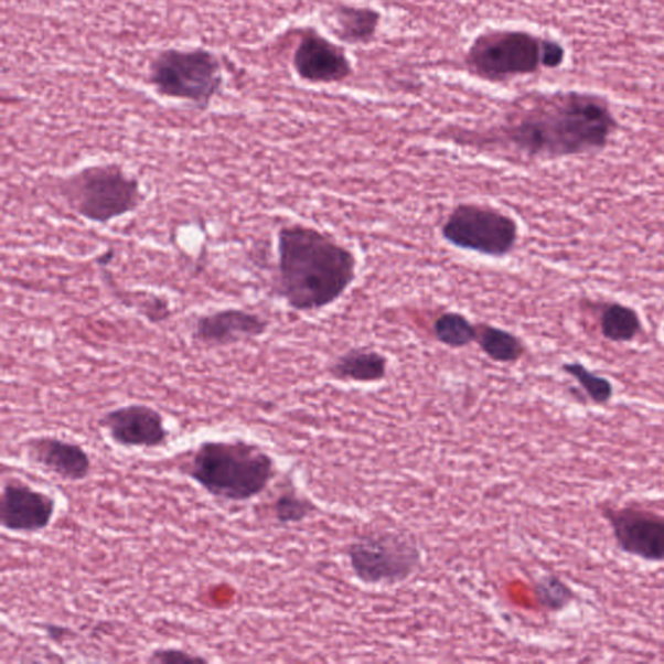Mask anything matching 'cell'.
Instances as JSON below:
<instances>
[{
	"mask_svg": "<svg viewBox=\"0 0 664 664\" xmlns=\"http://www.w3.org/2000/svg\"><path fill=\"white\" fill-rule=\"evenodd\" d=\"M346 556L354 577L376 587L404 582L422 565V550L416 538L398 531L360 536L350 545Z\"/></svg>",
	"mask_w": 664,
	"mask_h": 664,
	"instance_id": "6",
	"label": "cell"
},
{
	"mask_svg": "<svg viewBox=\"0 0 664 664\" xmlns=\"http://www.w3.org/2000/svg\"><path fill=\"white\" fill-rule=\"evenodd\" d=\"M277 257L276 293L297 312L335 304L357 278L356 255L312 226L280 227Z\"/></svg>",
	"mask_w": 664,
	"mask_h": 664,
	"instance_id": "1",
	"label": "cell"
},
{
	"mask_svg": "<svg viewBox=\"0 0 664 664\" xmlns=\"http://www.w3.org/2000/svg\"><path fill=\"white\" fill-rule=\"evenodd\" d=\"M269 322L260 314L245 309L226 308L199 317L191 338L210 349H223L234 344L255 341L267 334Z\"/></svg>",
	"mask_w": 664,
	"mask_h": 664,
	"instance_id": "12",
	"label": "cell"
},
{
	"mask_svg": "<svg viewBox=\"0 0 664 664\" xmlns=\"http://www.w3.org/2000/svg\"><path fill=\"white\" fill-rule=\"evenodd\" d=\"M381 19V12L374 9L338 4L334 9L335 34L349 44H366L374 40Z\"/></svg>",
	"mask_w": 664,
	"mask_h": 664,
	"instance_id": "16",
	"label": "cell"
},
{
	"mask_svg": "<svg viewBox=\"0 0 664 664\" xmlns=\"http://www.w3.org/2000/svg\"><path fill=\"white\" fill-rule=\"evenodd\" d=\"M43 630L49 640L54 641V643L57 644L65 643V641L76 638V633L65 625L44 624Z\"/></svg>",
	"mask_w": 664,
	"mask_h": 664,
	"instance_id": "25",
	"label": "cell"
},
{
	"mask_svg": "<svg viewBox=\"0 0 664 664\" xmlns=\"http://www.w3.org/2000/svg\"><path fill=\"white\" fill-rule=\"evenodd\" d=\"M58 189L78 217L98 225L138 211L146 197L136 176L115 162L79 169L58 182Z\"/></svg>",
	"mask_w": 664,
	"mask_h": 664,
	"instance_id": "5",
	"label": "cell"
},
{
	"mask_svg": "<svg viewBox=\"0 0 664 664\" xmlns=\"http://www.w3.org/2000/svg\"><path fill=\"white\" fill-rule=\"evenodd\" d=\"M152 81L161 94L205 107L219 85V66L205 51H169L152 65Z\"/></svg>",
	"mask_w": 664,
	"mask_h": 664,
	"instance_id": "8",
	"label": "cell"
},
{
	"mask_svg": "<svg viewBox=\"0 0 664 664\" xmlns=\"http://www.w3.org/2000/svg\"><path fill=\"white\" fill-rule=\"evenodd\" d=\"M150 663L171 664V663H190V662H206L202 656L191 654L189 652L181 651L176 647H162L158 651H153L150 658L147 660Z\"/></svg>",
	"mask_w": 664,
	"mask_h": 664,
	"instance_id": "23",
	"label": "cell"
},
{
	"mask_svg": "<svg viewBox=\"0 0 664 664\" xmlns=\"http://www.w3.org/2000/svg\"><path fill=\"white\" fill-rule=\"evenodd\" d=\"M300 78L312 84L343 83L353 75V66L342 47L317 33H308L293 55Z\"/></svg>",
	"mask_w": 664,
	"mask_h": 664,
	"instance_id": "13",
	"label": "cell"
},
{
	"mask_svg": "<svg viewBox=\"0 0 664 664\" xmlns=\"http://www.w3.org/2000/svg\"><path fill=\"white\" fill-rule=\"evenodd\" d=\"M329 374L342 382L378 383L388 374V358L378 351L352 349L332 361Z\"/></svg>",
	"mask_w": 664,
	"mask_h": 664,
	"instance_id": "15",
	"label": "cell"
},
{
	"mask_svg": "<svg viewBox=\"0 0 664 664\" xmlns=\"http://www.w3.org/2000/svg\"><path fill=\"white\" fill-rule=\"evenodd\" d=\"M99 426L124 448L154 449L165 446L169 430L161 413L149 405L129 404L103 415Z\"/></svg>",
	"mask_w": 664,
	"mask_h": 664,
	"instance_id": "11",
	"label": "cell"
},
{
	"mask_svg": "<svg viewBox=\"0 0 664 664\" xmlns=\"http://www.w3.org/2000/svg\"><path fill=\"white\" fill-rule=\"evenodd\" d=\"M565 51L557 42L542 40L521 31H492L478 35L464 56L471 76L486 83L533 75L545 66L563 64Z\"/></svg>",
	"mask_w": 664,
	"mask_h": 664,
	"instance_id": "4",
	"label": "cell"
},
{
	"mask_svg": "<svg viewBox=\"0 0 664 664\" xmlns=\"http://www.w3.org/2000/svg\"><path fill=\"white\" fill-rule=\"evenodd\" d=\"M602 335L611 342H631L641 331L636 311L622 304H610L601 315Z\"/></svg>",
	"mask_w": 664,
	"mask_h": 664,
	"instance_id": "19",
	"label": "cell"
},
{
	"mask_svg": "<svg viewBox=\"0 0 664 664\" xmlns=\"http://www.w3.org/2000/svg\"><path fill=\"white\" fill-rule=\"evenodd\" d=\"M183 472L213 497L246 503L268 489L276 462L253 442L211 440L196 448Z\"/></svg>",
	"mask_w": 664,
	"mask_h": 664,
	"instance_id": "3",
	"label": "cell"
},
{
	"mask_svg": "<svg viewBox=\"0 0 664 664\" xmlns=\"http://www.w3.org/2000/svg\"><path fill=\"white\" fill-rule=\"evenodd\" d=\"M440 233L450 246L492 258L511 255L520 239V226L514 218L475 203L457 205Z\"/></svg>",
	"mask_w": 664,
	"mask_h": 664,
	"instance_id": "7",
	"label": "cell"
},
{
	"mask_svg": "<svg viewBox=\"0 0 664 664\" xmlns=\"http://www.w3.org/2000/svg\"><path fill=\"white\" fill-rule=\"evenodd\" d=\"M475 343L486 357L499 364H515L525 356L526 345L522 339L505 329L490 323H476Z\"/></svg>",
	"mask_w": 664,
	"mask_h": 664,
	"instance_id": "17",
	"label": "cell"
},
{
	"mask_svg": "<svg viewBox=\"0 0 664 664\" xmlns=\"http://www.w3.org/2000/svg\"><path fill=\"white\" fill-rule=\"evenodd\" d=\"M56 500L19 481L4 483L0 497V525L12 534L34 535L50 527Z\"/></svg>",
	"mask_w": 664,
	"mask_h": 664,
	"instance_id": "10",
	"label": "cell"
},
{
	"mask_svg": "<svg viewBox=\"0 0 664 664\" xmlns=\"http://www.w3.org/2000/svg\"><path fill=\"white\" fill-rule=\"evenodd\" d=\"M536 601L544 610L560 612L570 607L575 600L574 590L557 575H544L535 582Z\"/></svg>",
	"mask_w": 664,
	"mask_h": 664,
	"instance_id": "20",
	"label": "cell"
},
{
	"mask_svg": "<svg viewBox=\"0 0 664 664\" xmlns=\"http://www.w3.org/2000/svg\"><path fill=\"white\" fill-rule=\"evenodd\" d=\"M26 453L29 460L63 481L83 482L92 472L90 456L77 442L54 437L33 438L28 441Z\"/></svg>",
	"mask_w": 664,
	"mask_h": 664,
	"instance_id": "14",
	"label": "cell"
},
{
	"mask_svg": "<svg viewBox=\"0 0 664 664\" xmlns=\"http://www.w3.org/2000/svg\"><path fill=\"white\" fill-rule=\"evenodd\" d=\"M617 128L608 105L590 95L566 94L538 103L500 129V140L533 159L602 150Z\"/></svg>",
	"mask_w": 664,
	"mask_h": 664,
	"instance_id": "2",
	"label": "cell"
},
{
	"mask_svg": "<svg viewBox=\"0 0 664 664\" xmlns=\"http://www.w3.org/2000/svg\"><path fill=\"white\" fill-rule=\"evenodd\" d=\"M602 516L617 547L625 555L646 563H664V514L625 505L603 506Z\"/></svg>",
	"mask_w": 664,
	"mask_h": 664,
	"instance_id": "9",
	"label": "cell"
},
{
	"mask_svg": "<svg viewBox=\"0 0 664 664\" xmlns=\"http://www.w3.org/2000/svg\"><path fill=\"white\" fill-rule=\"evenodd\" d=\"M272 512L280 525H297L317 512L311 500L294 491L283 492L272 505Z\"/></svg>",
	"mask_w": 664,
	"mask_h": 664,
	"instance_id": "22",
	"label": "cell"
},
{
	"mask_svg": "<svg viewBox=\"0 0 664 664\" xmlns=\"http://www.w3.org/2000/svg\"><path fill=\"white\" fill-rule=\"evenodd\" d=\"M563 371L579 383V386L593 404H609L612 396H614V386H612V383L608 378H604V376L588 371L582 364H565Z\"/></svg>",
	"mask_w": 664,
	"mask_h": 664,
	"instance_id": "21",
	"label": "cell"
},
{
	"mask_svg": "<svg viewBox=\"0 0 664 664\" xmlns=\"http://www.w3.org/2000/svg\"><path fill=\"white\" fill-rule=\"evenodd\" d=\"M143 315L144 319L151 323L164 322L172 315L171 306L164 298L152 297L149 301L144 302Z\"/></svg>",
	"mask_w": 664,
	"mask_h": 664,
	"instance_id": "24",
	"label": "cell"
},
{
	"mask_svg": "<svg viewBox=\"0 0 664 664\" xmlns=\"http://www.w3.org/2000/svg\"><path fill=\"white\" fill-rule=\"evenodd\" d=\"M432 331L442 345L461 350L475 343L478 324L459 312H445L435 320Z\"/></svg>",
	"mask_w": 664,
	"mask_h": 664,
	"instance_id": "18",
	"label": "cell"
}]
</instances>
